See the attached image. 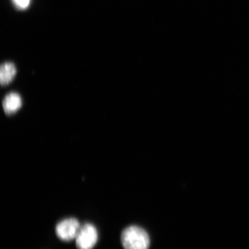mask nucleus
I'll list each match as a JSON object with an SVG mask.
<instances>
[{"instance_id":"f257e3e1","label":"nucleus","mask_w":249,"mask_h":249,"mask_svg":"<svg viewBox=\"0 0 249 249\" xmlns=\"http://www.w3.org/2000/svg\"><path fill=\"white\" fill-rule=\"evenodd\" d=\"M121 241L124 249H148L149 246L148 233L141 227L135 226L124 230Z\"/></svg>"},{"instance_id":"f03ea898","label":"nucleus","mask_w":249,"mask_h":249,"mask_svg":"<svg viewBox=\"0 0 249 249\" xmlns=\"http://www.w3.org/2000/svg\"><path fill=\"white\" fill-rule=\"evenodd\" d=\"M76 239L78 249H92L98 239V233L96 227L91 223L81 226Z\"/></svg>"},{"instance_id":"7ed1b4c3","label":"nucleus","mask_w":249,"mask_h":249,"mask_svg":"<svg viewBox=\"0 0 249 249\" xmlns=\"http://www.w3.org/2000/svg\"><path fill=\"white\" fill-rule=\"evenodd\" d=\"M80 226L79 221L75 218H67L56 225L55 234L61 241H71L76 238Z\"/></svg>"},{"instance_id":"20e7f679","label":"nucleus","mask_w":249,"mask_h":249,"mask_svg":"<svg viewBox=\"0 0 249 249\" xmlns=\"http://www.w3.org/2000/svg\"><path fill=\"white\" fill-rule=\"evenodd\" d=\"M23 101L19 93L15 92L9 93L2 101V107L7 115L17 113L22 107Z\"/></svg>"},{"instance_id":"39448f33","label":"nucleus","mask_w":249,"mask_h":249,"mask_svg":"<svg viewBox=\"0 0 249 249\" xmlns=\"http://www.w3.org/2000/svg\"><path fill=\"white\" fill-rule=\"evenodd\" d=\"M17 73L15 65L11 62H6L0 68V82L2 86H5L11 83Z\"/></svg>"},{"instance_id":"423d86ee","label":"nucleus","mask_w":249,"mask_h":249,"mask_svg":"<svg viewBox=\"0 0 249 249\" xmlns=\"http://www.w3.org/2000/svg\"><path fill=\"white\" fill-rule=\"evenodd\" d=\"M14 2V4L15 7L18 9H26L30 4L31 0H12Z\"/></svg>"}]
</instances>
